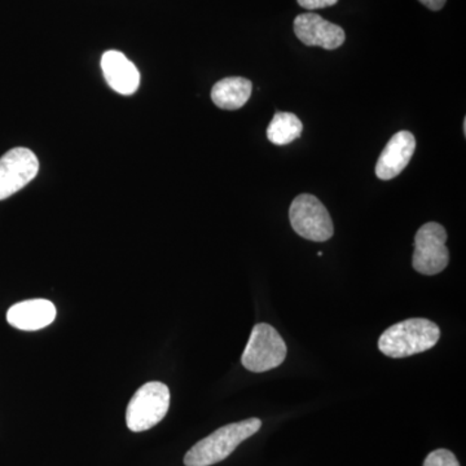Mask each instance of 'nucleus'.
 Returning a JSON list of instances; mask_svg holds the SVG:
<instances>
[{
    "instance_id": "1",
    "label": "nucleus",
    "mask_w": 466,
    "mask_h": 466,
    "mask_svg": "<svg viewBox=\"0 0 466 466\" xmlns=\"http://www.w3.org/2000/svg\"><path fill=\"white\" fill-rule=\"evenodd\" d=\"M260 428L262 421L256 417L223 426L196 443L184 456V465H216L228 458L242 441L258 433Z\"/></svg>"
},
{
    "instance_id": "9",
    "label": "nucleus",
    "mask_w": 466,
    "mask_h": 466,
    "mask_svg": "<svg viewBox=\"0 0 466 466\" xmlns=\"http://www.w3.org/2000/svg\"><path fill=\"white\" fill-rule=\"evenodd\" d=\"M416 150V139L410 131H400L389 140L376 165L379 179L390 180L398 177L410 164Z\"/></svg>"
},
{
    "instance_id": "8",
    "label": "nucleus",
    "mask_w": 466,
    "mask_h": 466,
    "mask_svg": "<svg viewBox=\"0 0 466 466\" xmlns=\"http://www.w3.org/2000/svg\"><path fill=\"white\" fill-rule=\"evenodd\" d=\"M294 33L303 45L336 50L345 43L346 34L341 26L324 20L317 14H302L294 20Z\"/></svg>"
},
{
    "instance_id": "4",
    "label": "nucleus",
    "mask_w": 466,
    "mask_h": 466,
    "mask_svg": "<svg viewBox=\"0 0 466 466\" xmlns=\"http://www.w3.org/2000/svg\"><path fill=\"white\" fill-rule=\"evenodd\" d=\"M287 351L283 337L274 327L266 323L257 324L251 330L241 363L250 372H267L284 363Z\"/></svg>"
},
{
    "instance_id": "16",
    "label": "nucleus",
    "mask_w": 466,
    "mask_h": 466,
    "mask_svg": "<svg viewBox=\"0 0 466 466\" xmlns=\"http://www.w3.org/2000/svg\"><path fill=\"white\" fill-rule=\"evenodd\" d=\"M419 2L422 3L431 11H441L446 5L447 0H419Z\"/></svg>"
},
{
    "instance_id": "11",
    "label": "nucleus",
    "mask_w": 466,
    "mask_h": 466,
    "mask_svg": "<svg viewBox=\"0 0 466 466\" xmlns=\"http://www.w3.org/2000/svg\"><path fill=\"white\" fill-rule=\"evenodd\" d=\"M101 69L106 84L118 94L128 96L139 90V70L122 52L106 51L101 57Z\"/></svg>"
},
{
    "instance_id": "7",
    "label": "nucleus",
    "mask_w": 466,
    "mask_h": 466,
    "mask_svg": "<svg viewBox=\"0 0 466 466\" xmlns=\"http://www.w3.org/2000/svg\"><path fill=\"white\" fill-rule=\"evenodd\" d=\"M39 171V161L32 150L14 148L0 158V201L7 200L27 186Z\"/></svg>"
},
{
    "instance_id": "14",
    "label": "nucleus",
    "mask_w": 466,
    "mask_h": 466,
    "mask_svg": "<svg viewBox=\"0 0 466 466\" xmlns=\"http://www.w3.org/2000/svg\"><path fill=\"white\" fill-rule=\"evenodd\" d=\"M424 466H460L459 460L449 450H435L425 459Z\"/></svg>"
},
{
    "instance_id": "12",
    "label": "nucleus",
    "mask_w": 466,
    "mask_h": 466,
    "mask_svg": "<svg viewBox=\"0 0 466 466\" xmlns=\"http://www.w3.org/2000/svg\"><path fill=\"white\" fill-rule=\"evenodd\" d=\"M253 85L242 76H229L217 82L211 90V100L218 108L238 110L250 99Z\"/></svg>"
},
{
    "instance_id": "6",
    "label": "nucleus",
    "mask_w": 466,
    "mask_h": 466,
    "mask_svg": "<svg viewBox=\"0 0 466 466\" xmlns=\"http://www.w3.org/2000/svg\"><path fill=\"white\" fill-rule=\"evenodd\" d=\"M447 232L440 223H426L416 233L412 266L419 274H441L450 262Z\"/></svg>"
},
{
    "instance_id": "15",
    "label": "nucleus",
    "mask_w": 466,
    "mask_h": 466,
    "mask_svg": "<svg viewBox=\"0 0 466 466\" xmlns=\"http://www.w3.org/2000/svg\"><path fill=\"white\" fill-rule=\"evenodd\" d=\"M297 2L300 7L314 11V9L332 7L339 3V0H297Z\"/></svg>"
},
{
    "instance_id": "10",
    "label": "nucleus",
    "mask_w": 466,
    "mask_h": 466,
    "mask_svg": "<svg viewBox=\"0 0 466 466\" xmlns=\"http://www.w3.org/2000/svg\"><path fill=\"white\" fill-rule=\"evenodd\" d=\"M57 311L48 299H27L12 306L7 312L9 325L25 332H35L54 323Z\"/></svg>"
},
{
    "instance_id": "5",
    "label": "nucleus",
    "mask_w": 466,
    "mask_h": 466,
    "mask_svg": "<svg viewBox=\"0 0 466 466\" xmlns=\"http://www.w3.org/2000/svg\"><path fill=\"white\" fill-rule=\"evenodd\" d=\"M289 219L294 231L306 240L323 242L333 236L332 218L327 208L309 193L299 195L291 202Z\"/></svg>"
},
{
    "instance_id": "2",
    "label": "nucleus",
    "mask_w": 466,
    "mask_h": 466,
    "mask_svg": "<svg viewBox=\"0 0 466 466\" xmlns=\"http://www.w3.org/2000/svg\"><path fill=\"white\" fill-rule=\"evenodd\" d=\"M441 329L428 319H408L391 325L379 339V349L389 358L401 359L424 352L437 345Z\"/></svg>"
},
{
    "instance_id": "13",
    "label": "nucleus",
    "mask_w": 466,
    "mask_h": 466,
    "mask_svg": "<svg viewBox=\"0 0 466 466\" xmlns=\"http://www.w3.org/2000/svg\"><path fill=\"white\" fill-rule=\"evenodd\" d=\"M302 131L299 116L289 112H278L267 128V137L275 146H288L299 139Z\"/></svg>"
},
{
    "instance_id": "3",
    "label": "nucleus",
    "mask_w": 466,
    "mask_h": 466,
    "mask_svg": "<svg viewBox=\"0 0 466 466\" xmlns=\"http://www.w3.org/2000/svg\"><path fill=\"white\" fill-rule=\"evenodd\" d=\"M170 408V390L165 383H144L135 392L126 410V425L134 433H142L158 425Z\"/></svg>"
}]
</instances>
